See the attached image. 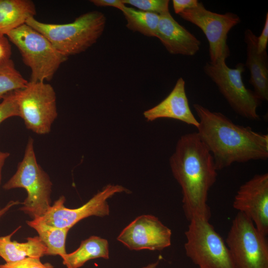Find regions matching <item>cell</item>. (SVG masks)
<instances>
[{
  "mask_svg": "<svg viewBox=\"0 0 268 268\" xmlns=\"http://www.w3.org/2000/svg\"><path fill=\"white\" fill-rule=\"evenodd\" d=\"M28 82L16 69L12 60L0 65V101L9 93L25 87Z\"/></svg>",
  "mask_w": 268,
  "mask_h": 268,
  "instance_id": "cell-22",
  "label": "cell"
},
{
  "mask_svg": "<svg viewBox=\"0 0 268 268\" xmlns=\"http://www.w3.org/2000/svg\"><path fill=\"white\" fill-rule=\"evenodd\" d=\"M1 268H54L50 263H43L39 258L27 257L21 260L0 265Z\"/></svg>",
  "mask_w": 268,
  "mask_h": 268,
  "instance_id": "cell-25",
  "label": "cell"
},
{
  "mask_svg": "<svg viewBox=\"0 0 268 268\" xmlns=\"http://www.w3.org/2000/svg\"><path fill=\"white\" fill-rule=\"evenodd\" d=\"M179 15L200 28L205 35L209 44V63L215 64L226 61L230 54L227 43L228 33L240 23L238 15L231 12L224 14L212 12L206 9L201 2Z\"/></svg>",
  "mask_w": 268,
  "mask_h": 268,
  "instance_id": "cell-10",
  "label": "cell"
},
{
  "mask_svg": "<svg viewBox=\"0 0 268 268\" xmlns=\"http://www.w3.org/2000/svg\"><path fill=\"white\" fill-rule=\"evenodd\" d=\"M171 230L156 216L144 214L128 224L117 240L131 250L161 251L171 243Z\"/></svg>",
  "mask_w": 268,
  "mask_h": 268,
  "instance_id": "cell-12",
  "label": "cell"
},
{
  "mask_svg": "<svg viewBox=\"0 0 268 268\" xmlns=\"http://www.w3.org/2000/svg\"><path fill=\"white\" fill-rule=\"evenodd\" d=\"M21 203L19 201H9L3 207L0 209V219L12 206Z\"/></svg>",
  "mask_w": 268,
  "mask_h": 268,
  "instance_id": "cell-30",
  "label": "cell"
},
{
  "mask_svg": "<svg viewBox=\"0 0 268 268\" xmlns=\"http://www.w3.org/2000/svg\"><path fill=\"white\" fill-rule=\"evenodd\" d=\"M121 11L127 20L126 27L129 29L148 37H156L160 15L126 5Z\"/></svg>",
  "mask_w": 268,
  "mask_h": 268,
  "instance_id": "cell-21",
  "label": "cell"
},
{
  "mask_svg": "<svg viewBox=\"0 0 268 268\" xmlns=\"http://www.w3.org/2000/svg\"><path fill=\"white\" fill-rule=\"evenodd\" d=\"M130 191L122 186L109 184L98 192L87 202L76 208L66 207V198L62 196L42 217L37 218L45 223L63 228L70 229L81 220L91 216L104 217L110 213L108 200L114 195Z\"/></svg>",
  "mask_w": 268,
  "mask_h": 268,
  "instance_id": "cell-11",
  "label": "cell"
},
{
  "mask_svg": "<svg viewBox=\"0 0 268 268\" xmlns=\"http://www.w3.org/2000/svg\"><path fill=\"white\" fill-rule=\"evenodd\" d=\"M10 155V153L7 152L0 151V184L2 178V169L5 160Z\"/></svg>",
  "mask_w": 268,
  "mask_h": 268,
  "instance_id": "cell-31",
  "label": "cell"
},
{
  "mask_svg": "<svg viewBox=\"0 0 268 268\" xmlns=\"http://www.w3.org/2000/svg\"><path fill=\"white\" fill-rule=\"evenodd\" d=\"M26 223L37 232L47 248V255H59L62 258L67 253L66 243L69 229L51 226L38 218L27 220Z\"/></svg>",
  "mask_w": 268,
  "mask_h": 268,
  "instance_id": "cell-20",
  "label": "cell"
},
{
  "mask_svg": "<svg viewBox=\"0 0 268 268\" xmlns=\"http://www.w3.org/2000/svg\"><path fill=\"white\" fill-rule=\"evenodd\" d=\"M109 258V243L104 238L92 236L83 240L73 252L67 253L62 259L67 268H79L89 260Z\"/></svg>",
  "mask_w": 268,
  "mask_h": 268,
  "instance_id": "cell-19",
  "label": "cell"
},
{
  "mask_svg": "<svg viewBox=\"0 0 268 268\" xmlns=\"http://www.w3.org/2000/svg\"><path fill=\"white\" fill-rule=\"evenodd\" d=\"M198 0H173L172 4L174 12L178 14L185 10L193 8L199 3Z\"/></svg>",
  "mask_w": 268,
  "mask_h": 268,
  "instance_id": "cell-28",
  "label": "cell"
},
{
  "mask_svg": "<svg viewBox=\"0 0 268 268\" xmlns=\"http://www.w3.org/2000/svg\"><path fill=\"white\" fill-rule=\"evenodd\" d=\"M156 37L172 55L193 56L200 49L201 41L180 24L169 11L160 15Z\"/></svg>",
  "mask_w": 268,
  "mask_h": 268,
  "instance_id": "cell-15",
  "label": "cell"
},
{
  "mask_svg": "<svg viewBox=\"0 0 268 268\" xmlns=\"http://www.w3.org/2000/svg\"><path fill=\"white\" fill-rule=\"evenodd\" d=\"M90 1L98 7L112 6L120 10L125 6L122 0H91Z\"/></svg>",
  "mask_w": 268,
  "mask_h": 268,
  "instance_id": "cell-29",
  "label": "cell"
},
{
  "mask_svg": "<svg viewBox=\"0 0 268 268\" xmlns=\"http://www.w3.org/2000/svg\"><path fill=\"white\" fill-rule=\"evenodd\" d=\"M14 92L19 117L26 128L37 134H49L58 115L53 87L45 82L29 81L25 87Z\"/></svg>",
  "mask_w": 268,
  "mask_h": 268,
  "instance_id": "cell-8",
  "label": "cell"
},
{
  "mask_svg": "<svg viewBox=\"0 0 268 268\" xmlns=\"http://www.w3.org/2000/svg\"><path fill=\"white\" fill-rule=\"evenodd\" d=\"M14 92L8 94L0 102V124L10 117H19Z\"/></svg>",
  "mask_w": 268,
  "mask_h": 268,
  "instance_id": "cell-24",
  "label": "cell"
},
{
  "mask_svg": "<svg viewBox=\"0 0 268 268\" xmlns=\"http://www.w3.org/2000/svg\"><path fill=\"white\" fill-rule=\"evenodd\" d=\"M193 107L199 118L198 134L211 153L217 170L235 162L268 159L267 134L235 124L221 113L200 104Z\"/></svg>",
  "mask_w": 268,
  "mask_h": 268,
  "instance_id": "cell-1",
  "label": "cell"
},
{
  "mask_svg": "<svg viewBox=\"0 0 268 268\" xmlns=\"http://www.w3.org/2000/svg\"><path fill=\"white\" fill-rule=\"evenodd\" d=\"M169 0H122L124 4L137 7L141 11L161 15L169 11Z\"/></svg>",
  "mask_w": 268,
  "mask_h": 268,
  "instance_id": "cell-23",
  "label": "cell"
},
{
  "mask_svg": "<svg viewBox=\"0 0 268 268\" xmlns=\"http://www.w3.org/2000/svg\"><path fill=\"white\" fill-rule=\"evenodd\" d=\"M185 232L187 256L199 268H235L230 251L209 220L194 218Z\"/></svg>",
  "mask_w": 268,
  "mask_h": 268,
  "instance_id": "cell-6",
  "label": "cell"
},
{
  "mask_svg": "<svg viewBox=\"0 0 268 268\" xmlns=\"http://www.w3.org/2000/svg\"><path fill=\"white\" fill-rule=\"evenodd\" d=\"M233 207L248 217L264 235L268 234V174L255 175L242 185Z\"/></svg>",
  "mask_w": 268,
  "mask_h": 268,
  "instance_id": "cell-13",
  "label": "cell"
},
{
  "mask_svg": "<svg viewBox=\"0 0 268 268\" xmlns=\"http://www.w3.org/2000/svg\"><path fill=\"white\" fill-rule=\"evenodd\" d=\"M0 268H1V267H0Z\"/></svg>",
  "mask_w": 268,
  "mask_h": 268,
  "instance_id": "cell-33",
  "label": "cell"
},
{
  "mask_svg": "<svg viewBox=\"0 0 268 268\" xmlns=\"http://www.w3.org/2000/svg\"><path fill=\"white\" fill-rule=\"evenodd\" d=\"M159 263V261H157L155 263L150 264L146 266H144L142 268H156Z\"/></svg>",
  "mask_w": 268,
  "mask_h": 268,
  "instance_id": "cell-32",
  "label": "cell"
},
{
  "mask_svg": "<svg viewBox=\"0 0 268 268\" xmlns=\"http://www.w3.org/2000/svg\"><path fill=\"white\" fill-rule=\"evenodd\" d=\"M169 163L172 174L181 188L183 208L187 219L209 220L211 212L207 197L216 180L217 170L211 153L197 132L180 137Z\"/></svg>",
  "mask_w": 268,
  "mask_h": 268,
  "instance_id": "cell-2",
  "label": "cell"
},
{
  "mask_svg": "<svg viewBox=\"0 0 268 268\" xmlns=\"http://www.w3.org/2000/svg\"><path fill=\"white\" fill-rule=\"evenodd\" d=\"M225 243L235 268H268L266 236L243 213L236 215Z\"/></svg>",
  "mask_w": 268,
  "mask_h": 268,
  "instance_id": "cell-7",
  "label": "cell"
},
{
  "mask_svg": "<svg viewBox=\"0 0 268 268\" xmlns=\"http://www.w3.org/2000/svg\"><path fill=\"white\" fill-rule=\"evenodd\" d=\"M246 45V66L250 73V83L254 92L261 100H268V57L267 51L259 53L257 49V37L249 29L244 33Z\"/></svg>",
  "mask_w": 268,
  "mask_h": 268,
  "instance_id": "cell-16",
  "label": "cell"
},
{
  "mask_svg": "<svg viewBox=\"0 0 268 268\" xmlns=\"http://www.w3.org/2000/svg\"><path fill=\"white\" fill-rule=\"evenodd\" d=\"M2 187L5 190H25L27 197L19 210L32 219L43 216L52 205V183L48 174L37 162L34 141L31 137L28 138L24 156L15 173Z\"/></svg>",
  "mask_w": 268,
  "mask_h": 268,
  "instance_id": "cell-4",
  "label": "cell"
},
{
  "mask_svg": "<svg viewBox=\"0 0 268 268\" xmlns=\"http://www.w3.org/2000/svg\"><path fill=\"white\" fill-rule=\"evenodd\" d=\"M6 37L17 48L24 64L31 71V82L51 80L68 57L57 50L43 34L24 24Z\"/></svg>",
  "mask_w": 268,
  "mask_h": 268,
  "instance_id": "cell-5",
  "label": "cell"
},
{
  "mask_svg": "<svg viewBox=\"0 0 268 268\" xmlns=\"http://www.w3.org/2000/svg\"><path fill=\"white\" fill-rule=\"evenodd\" d=\"M36 7L30 0H0V34L6 36L12 30L34 17Z\"/></svg>",
  "mask_w": 268,
  "mask_h": 268,
  "instance_id": "cell-18",
  "label": "cell"
},
{
  "mask_svg": "<svg viewBox=\"0 0 268 268\" xmlns=\"http://www.w3.org/2000/svg\"><path fill=\"white\" fill-rule=\"evenodd\" d=\"M106 17L92 11L66 24L44 23L32 17L26 23L43 34L59 52L68 57L79 54L94 45L102 35Z\"/></svg>",
  "mask_w": 268,
  "mask_h": 268,
  "instance_id": "cell-3",
  "label": "cell"
},
{
  "mask_svg": "<svg viewBox=\"0 0 268 268\" xmlns=\"http://www.w3.org/2000/svg\"><path fill=\"white\" fill-rule=\"evenodd\" d=\"M268 43V13L266 15L265 23L261 35L257 37V49L259 53L267 51Z\"/></svg>",
  "mask_w": 268,
  "mask_h": 268,
  "instance_id": "cell-27",
  "label": "cell"
},
{
  "mask_svg": "<svg viewBox=\"0 0 268 268\" xmlns=\"http://www.w3.org/2000/svg\"></svg>",
  "mask_w": 268,
  "mask_h": 268,
  "instance_id": "cell-34",
  "label": "cell"
},
{
  "mask_svg": "<svg viewBox=\"0 0 268 268\" xmlns=\"http://www.w3.org/2000/svg\"><path fill=\"white\" fill-rule=\"evenodd\" d=\"M203 70L237 114L251 120L259 119L257 109L260 100L243 81L244 64L238 63L235 68H230L226 61L215 64L208 62L204 66Z\"/></svg>",
  "mask_w": 268,
  "mask_h": 268,
  "instance_id": "cell-9",
  "label": "cell"
},
{
  "mask_svg": "<svg viewBox=\"0 0 268 268\" xmlns=\"http://www.w3.org/2000/svg\"><path fill=\"white\" fill-rule=\"evenodd\" d=\"M19 226L10 234L0 236V257L5 263L21 260L27 257L41 258L47 255L46 245L38 236L28 237L26 242L11 241V237L19 229Z\"/></svg>",
  "mask_w": 268,
  "mask_h": 268,
  "instance_id": "cell-17",
  "label": "cell"
},
{
  "mask_svg": "<svg viewBox=\"0 0 268 268\" xmlns=\"http://www.w3.org/2000/svg\"><path fill=\"white\" fill-rule=\"evenodd\" d=\"M144 117L148 122L160 118L177 120L198 128L199 122L192 112L182 77L177 80L168 95L157 105L145 110Z\"/></svg>",
  "mask_w": 268,
  "mask_h": 268,
  "instance_id": "cell-14",
  "label": "cell"
},
{
  "mask_svg": "<svg viewBox=\"0 0 268 268\" xmlns=\"http://www.w3.org/2000/svg\"><path fill=\"white\" fill-rule=\"evenodd\" d=\"M11 48L6 36L0 34V65L11 60Z\"/></svg>",
  "mask_w": 268,
  "mask_h": 268,
  "instance_id": "cell-26",
  "label": "cell"
}]
</instances>
